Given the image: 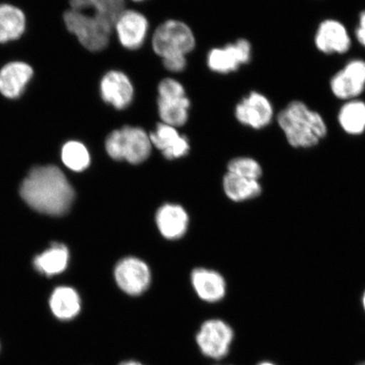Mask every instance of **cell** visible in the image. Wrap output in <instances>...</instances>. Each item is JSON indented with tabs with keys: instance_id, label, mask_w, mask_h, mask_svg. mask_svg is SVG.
Wrapping results in <instances>:
<instances>
[{
	"instance_id": "5b68a950",
	"label": "cell",
	"mask_w": 365,
	"mask_h": 365,
	"mask_svg": "<svg viewBox=\"0 0 365 365\" xmlns=\"http://www.w3.org/2000/svg\"><path fill=\"white\" fill-rule=\"evenodd\" d=\"M192 31L184 22L170 20L163 23L153 36L154 52L162 58L186 56L195 48Z\"/></svg>"
},
{
	"instance_id": "e0dca14e",
	"label": "cell",
	"mask_w": 365,
	"mask_h": 365,
	"mask_svg": "<svg viewBox=\"0 0 365 365\" xmlns=\"http://www.w3.org/2000/svg\"><path fill=\"white\" fill-rule=\"evenodd\" d=\"M191 280L196 294L205 302L217 303L225 298L226 282L220 274L207 269H195Z\"/></svg>"
},
{
	"instance_id": "f1b7e54d",
	"label": "cell",
	"mask_w": 365,
	"mask_h": 365,
	"mask_svg": "<svg viewBox=\"0 0 365 365\" xmlns=\"http://www.w3.org/2000/svg\"><path fill=\"white\" fill-rule=\"evenodd\" d=\"M118 365H147L139 360L135 359H125L118 364Z\"/></svg>"
},
{
	"instance_id": "f546056e",
	"label": "cell",
	"mask_w": 365,
	"mask_h": 365,
	"mask_svg": "<svg viewBox=\"0 0 365 365\" xmlns=\"http://www.w3.org/2000/svg\"><path fill=\"white\" fill-rule=\"evenodd\" d=\"M258 365H276V364H272L271 362L266 361V362H262L261 364H259Z\"/></svg>"
},
{
	"instance_id": "836d02e7",
	"label": "cell",
	"mask_w": 365,
	"mask_h": 365,
	"mask_svg": "<svg viewBox=\"0 0 365 365\" xmlns=\"http://www.w3.org/2000/svg\"><path fill=\"white\" fill-rule=\"evenodd\" d=\"M0 349H1V342H0Z\"/></svg>"
},
{
	"instance_id": "cb8c5ba5",
	"label": "cell",
	"mask_w": 365,
	"mask_h": 365,
	"mask_svg": "<svg viewBox=\"0 0 365 365\" xmlns=\"http://www.w3.org/2000/svg\"><path fill=\"white\" fill-rule=\"evenodd\" d=\"M339 121L342 130L349 135H360L365 130V103L349 100L340 109Z\"/></svg>"
},
{
	"instance_id": "ac0fdd59",
	"label": "cell",
	"mask_w": 365,
	"mask_h": 365,
	"mask_svg": "<svg viewBox=\"0 0 365 365\" xmlns=\"http://www.w3.org/2000/svg\"><path fill=\"white\" fill-rule=\"evenodd\" d=\"M49 308L58 321H73L81 312V297L72 287H58L50 296Z\"/></svg>"
},
{
	"instance_id": "5bb4252c",
	"label": "cell",
	"mask_w": 365,
	"mask_h": 365,
	"mask_svg": "<svg viewBox=\"0 0 365 365\" xmlns=\"http://www.w3.org/2000/svg\"><path fill=\"white\" fill-rule=\"evenodd\" d=\"M319 51L326 54L345 53L351 47V38L344 24L336 20H326L319 24L314 36Z\"/></svg>"
},
{
	"instance_id": "7c38bea8",
	"label": "cell",
	"mask_w": 365,
	"mask_h": 365,
	"mask_svg": "<svg viewBox=\"0 0 365 365\" xmlns=\"http://www.w3.org/2000/svg\"><path fill=\"white\" fill-rule=\"evenodd\" d=\"M114 27L123 47L135 50L144 43L149 25L147 18L143 14L135 11H124L117 18Z\"/></svg>"
},
{
	"instance_id": "30bf717a",
	"label": "cell",
	"mask_w": 365,
	"mask_h": 365,
	"mask_svg": "<svg viewBox=\"0 0 365 365\" xmlns=\"http://www.w3.org/2000/svg\"><path fill=\"white\" fill-rule=\"evenodd\" d=\"M274 110L266 96L252 91L235 108V117L242 125L261 130L272 120Z\"/></svg>"
},
{
	"instance_id": "4fadbf2b",
	"label": "cell",
	"mask_w": 365,
	"mask_h": 365,
	"mask_svg": "<svg viewBox=\"0 0 365 365\" xmlns=\"http://www.w3.org/2000/svg\"><path fill=\"white\" fill-rule=\"evenodd\" d=\"M100 93L105 103L118 110L129 107L134 98V88L124 73L111 71L105 74L100 83Z\"/></svg>"
},
{
	"instance_id": "9a60e30c",
	"label": "cell",
	"mask_w": 365,
	"mask_h": 365,
	"mask_svg": "<svg viewBox=\"0 0 365 365\" xmlns=\"http://www.w3.org/2000/svg\"><path fill=\"white\" fill-rule=\"evenodd\" d=\"M149 137L150 143L161 150L163 156L168 159L184 157L189 153L188 139L185 136H181L175 127L161 123Z\"/></svg>"
},
{
	"instance_id": "44dd1931",
	"label": "cell",
	"mask_w": 365,
	"mask_h": 365,
	"mask_svg": "<svg viewBox=\"0 0 365 365\" xmlns=\"http://www.w3.org/2000/svg\"><path fill=\"white\" fill-rule=\"evenodd\" d=\"M71 10L93 11V15L112 23L125 11V0H70Z\"/></svg>"
},
{
	"instance_id": "7a4b0ae2",
	"label": "cell",
	"mask_w": 365,
	"mask_h": 365,
	"mask_svg": "<svg viewBox=\"0 0 365 365\" xmlns=\"http://www.w3.org/2000/svg\"><path fill=\"white\" fill-rule=\"evenodd\" d=\"M279 125L287 143L296 148L317 145L327 133L325 120L321 114L301 101H294L278 113Z\"/></svg>"
},
{
	"instance_id": "4dcf8cb0",
	"label": "cell",
	"mask_w": 365,
	"mask_h": 365,
	"mask_svg": "<svg viewBox=\"0 0 365 365\" xmlns=\"http://www.w3.org/2000/svg\"><path fill=\"white\" fill-rule=\"evenodd\" d=\"M362 304H363V307H364V312H365V292H364V296H363V299H362Z\"/></svg>"
},
{
	"instance_id": "9c48e42d",
	"label": "cell",
	"mask_w": 365,
	"mask_h": 365,
	"mask_svg": "<svg viewBox=\"0 0 365 365\" xmlns=\"http://www.w3.org/2000/svg\"><path fill=\"white\" fill-rule=\"evenodd\" d=\"M114 276L120 289L130 296L143 294L148 290L150 282V272L147 264L133 257H128L118 262Z\"/></svg>"
},
{
	"instance_id": "6da1fadb",
	"label": "cell",
	"mask_w": 365,
	"mask_h": 365,
	"mask_svg": "<svg viewBox=\"0 0 365 365\" xmlns=\"http://www.w3.org/2000/svg\"><path fill=\"white\" fill-rule=\"evenodd\" d=\"M21 195L31 208L51 216L66 214L75 198L66 175L52 165L33 168L22 182Z\"/></svg>"
},
{
	"instance_id": "3957f363",
	"label": "cell",
	"mask_w": 365,
	"mask_h": 365,
	"mask_svg": "<svg viewBox=\"0 0 365 365\" xmlns=\"http://www.w3.org/2000/svg\"><path fill=\"white\" fill-rule=\"evenodd\" d=\"M105 148L114 160L138 164L149 158L152 143L147 132L141 128L125 126L108 135Z\"/></svg>"
},
{
	"instance_id": "1f68e13d",
	"label": "cell",
	"mask_w": 365,
	"mask_h": 365,
	"mask_svg": "<svg viewBox=\"0 0 365 365\" xmlns=\"http://www.w3.org/2000/svg\"><path fill=\"white\" fill-rule=\"evenodd\" d=\"M133 1L140 2V1H143V0H133Z\"/></svg>"
},
{
	"instance_id": "e575fe53",
	"label": "cell",
	"mask_w": 365,
	"mask_h": 365,
	"mask_svg": "<svg viewBox=\"0 0 365 365\" xmlns=\"http://www.w3.org/2000/svg\"><path fill=\"white\" fill-rule=\"evenodd\" d=\"M219 365V364H218Z\"/></svg>"
},
{
	"instance_id": "ba28073f",
	"label": "cell",
	"mask_w": 365,
	"mask_h": 365,
	"mask_svg": "<svg viewBox=\"0 0 365 365\" xmlns=\"http://www.w3.org/2000/svg\"><path fill=\"white\" fill-rule=\"evenodd\" d=\"M252 48L248 40L241 38L225 48H213L207 56L210 70L219 74H228L239 70L250 61Z\"/></svg>"
},
{
	"instance_id": "277c9868",
	"label": "cell",
	"mask_w": 365,
	"mask_h": 365,
	"mask_svg": "<svg viewBox=\"0 0 365 365\" xmlns=\"http://www.w3.org/2000/svg\"><path fill=\"white\" fill-rule=\"evenodd\" d=\"M67 29L76 36L79 42L91 52L102 51L107 47L114 26L94 15L74 10L63 15Z\"/></svg>"
},
{
	"instance_id": "8992f818",
	"label": "cell",
	"mask_w": 365,
	"mask_h": 365,
	"mask_svg": "<svg viewBox=\"0 0 365 365\" xmlns=\"http://www.w3.org/2000/svg\"><path fill=\"white\" fill-rule=\"evenodd\" d=\"M197 348L205 358L221 360L230 352L235 331L221 319H209L200 325L195 334Z\"/></svg>"
},
{
	"instance_id": "d6986e66",
	"label": "cell",
	"mask_w": 365,
	"mask_h": 365,
	"mask_svg": "<svg viewBox=\"0 0 365 365\" xmlns=\"http://www.w3.org/2000/svg\"><path fill=\"white\" fill-rule=\"evenodd\" d=\"M189 218L184 208L177 205H165L158 210L157 225L167 239L176 240L185 235Z\"/></svg>"
},
{
	"instance_id": "603a6c76",
	"label": "cell",
	"mask_w": 365,
	"mask_h": 365,
	"mask_svg": "<svg viewBox=\"0 0 365 365\" xmlns=\"http://www.w3.org/2000/svg\"><path fill=\"white\" fill-rule=\"evenodd\" d=\"M223 187L227 197L234 202L252 199L262 192V186L258 180L246 179L230 172L223 180Z\"/></svg>"
},
{
	"instance_id": "4316f807",
	"label": "cell",
	"mask_w": 365,
	"mask_h": 365,
	"mask_svg": "<svg viewBox=\"0 0 365 365\" xmlns=\"http://www.w3.org/2000/svg\"><path fill=\"white\" fill-rule=\"evenodd\" d=\"M164 67L172 72H180L186 67V58L185 56H173L163 58Z\"/></svg>"
},
{
	"instance_id": "83f0119b",
	"label": "cell",
	"mask_w": 365,
	"mask_h": 365,
	"mask_svg": "<svg viewBox=\"0 0 365 365\" xmlns=\"http://www.w3.org/2000/svg\"><path fill=\"white\" fill-rule=\"evenodd\" d=\"M355 36L358 42L365 48V11L360 14L359 26L355 31Z\"/></svg>"
},
{
	"instance_id": "2e32d148",
	"label": "cell",
	"mask_w": 365,
	"mask_h": 365,
	"mask_svg": "<svg viewBox=\"0 0 365 365\" xmlns=\"http://www.w3.org/2000/svg\"><path fill=\"white\" fill-rule=\"evenodd\" d=\"M33 76V68L26 63H7L0 71V93L8 98H19Z\"/></svg>"
},
{
	"instance_id": "484cf974",
	"label": "cell",
	"mask_w": 365,
	"mask_h": 365,
	"mask_svg": "<svg viewBox=\"0 0 365 365\" xmlns=\"http://www.w3.org/2000/svg\"><path fill=\"white\" fill-rule=\"evenodd\" d=\"M228 172L246 179L258 180L262 175V168L257 161L250 158H237L228 163Z\"/></svg>"
},
{
	"instance_id": "ffe728a7",
	"label": "cell",
	"mask_w": 365,
	"mask_h": 365,
	"mask_svg": "<svg viewBox=\"0 0 365 365\" xmlns=\"http://www.w3.org/2000/svg\"><path fill=\"white\" fill-rule=\"evenodd\" d=\"M25 29L26 17L20 9L0 4V43L19 38Z\"/></svg>"
},
{
	"instance_id": "7402d4cb",
	"label": "cell",
	"mask_w": 365,
	"mask_h": 365,
	"mask_svg": "<svg viewBox=\"0 0 365 365\" xmlns=\"http://www.w3.org/2000/svg\"><path fill=\"white\" fill-rule=\"evenodd\" d=\"M68 262V250L66 245L54 243L52 247L38 255L34 267L46 276L57 275L66 270Z\"/></svg>"
},
{
	"instance_id": "8fae6325",
	"label": "cell",
	"mask_w": 365,
	"mask_h": 365,
	"mask_svg": "<svg viewBox=\"0 0 365 365\" xmlns=\"http://www.w3.org/2000/svg\"><path fill=\"white\" fill-rule=\"evenodd\" d=\"M365 88V61L354 59L332 77L331 89L337 98L353 100Z\"/></svg>"
},
{
	"instance_id": "d6a6232c",
	"label": "cell",
	"mask_w": 365,
	"mask_h": 365,
	"mask_svg": "<svg viewBox=\"0 0 365 365\" xmlns=\"http://www.w3.org/2000/svg\"><path fill=\"white\" fill-rule=\"evenodd\" d=\"M359 365H365V362L359 364Z\"/></svg>"
},
{
	"instance_id": "52a82bcc",
	"label": "cell",
	"mask_w": 365,
	"mask_h": 365,
	"mask_svg": "<svg viewBox=\"0 0 365 365\" xmlns=\"http://www.w3.org/2000/svg\"><path fill=\"white\" fill-rule=\"evenodd\" d=\"M158 113L164 124L182 126L189 118L190 101L179 81L164 79L158 86Z\"/></svg>"
},
{
	"instance_id": "d4e9b609",
	"label": "cell",
	"mask_w": 365,
	"mask_h": 365,
	"mask_svg": "<svg viewBox=\"0 0 365 365\" xmlns=\"http://www.w3.org/2000/svg\"><path fill=\"white\" fill-rule=\"evenodd\" d=\"M62 160L65 165L75 172H81L90 165L88 148L79 141H68L62 149Z\"/></svg>"
}]
</instances>
